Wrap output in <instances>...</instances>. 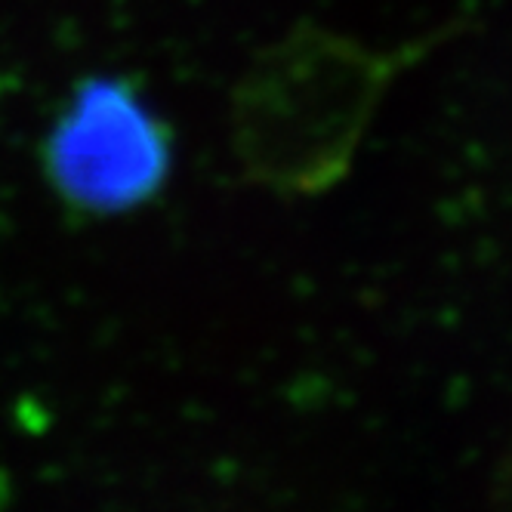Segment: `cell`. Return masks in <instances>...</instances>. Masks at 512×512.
I'll return each mask as SVG.
<instances>
[{"label": "cell", "mask_w": 512, "mask_h": 512, "mask_svg": "<svg viewBox=\"0 0 512 512\" xmlns=\"http://www.w3.org/2000/svg\"><path fill=\"white\" fill-rule=\"evenodd\" d=\"M44 164L68 207L115 216L149 204L164 189L173 139L133 84L90 78L53 124Z\"/></svg>", "instance_id": "1"}]
</instances>
